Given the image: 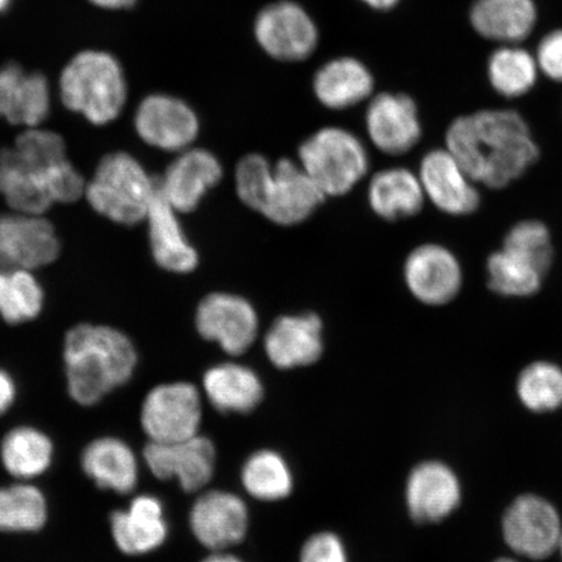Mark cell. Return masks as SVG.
I'll list each match as a JSON object with an SVG mask.
<instances>
[{"instance_id":"cell-7","label":"cell","mask_w":562,"mask_h":562,"mask_svg":"<svg viewBox=\"0 0 562 562\" xmlns=\"http://www.w3.org/2000/svg\"><path fill=\"white\" fill-rule=\"evenodd\" d=\"M252 37L271 59L301 63L315 54L321 31L305 5L296 0H276L257 12Z\"/></svg>"},{"instance_id":"cell-47","label":"cell","mask_w":562,"mask_h":562,"mask_svg":"<svg viewBox=\"0 0 562 562\" xmlns=\"http://www.w3.org/2000/svg\"><path fill=\"white\" fill-rule=\"evenodd\" d=\"M559 551H560L561 558H562V536H561V539H560Z\"/></svg>"},{"instance_id":"cell-10","label":"cell","mask_w":562,"mask_h":562,"mask_svg":"<svg viewBox=\"0 0 562 562\" xmlns=\"http://www.w3.org/2000/svg\"><path fill=\"white\" fill-rule=\"evenodd\" d=\"M133 126L153 149L179 154L194 145L201 123L192 105L181 98L153 93L138 103Z\"/></svg>"},{"instance_id":"cell-2","label":"cell","mask_w":562,"mask_h":562,"mask_svg":"<svg viewBox=\"0 0 562 562\" xmlns=\"http://www.w3.org/2000/svg\"><path fill=\"white\" fill-rule=\"evenodd\" d=\"M67 392L80 406H95L128 384L138 363L131 337L116 327L79 323L63 341Z\"/></svg>"},{"instance_id":"cell-34","label":"cell","mask_w":562,"mask_h":562,"mask_svg":"<svg viewBox=\"0 0 562 562\" xmlns=\"http://www.w3.org/2000/svg\"><path fill=\"white\" fill-rule=\"evenodd\" d=\"M488 286L504 297H530L542 288L544 273L526 259L501 249L487 259Z\"/></svg>"},{"instance_id":"cell-42","label":"cell","mask_w":562,"mask_h":562,"mask_svg":"<svg viewBox=\"0 0 562 562\" xmlns=\"http://www.w3.org/2000/svg\"><path fill=\"white\" fill-rule=\"evenodd\" d=\"M90 3H93L100 9L105 10H125L132 9L138 0H89Z\"/></svg>"},{"instance_id":"cell-45","label":"cell","mask_w":562,"mask_h":562,"mask_svg":"<svg viewBox=\"0 0 562 562\" xmlns=\"http://www.w3.org/2000/svg\"><path fill=\"white\" fill-rule=\"evenodd\" d=\"M11 2L12 0H0V12H3L7 9H9Z\"/></svg>"},{"instance_id":"cell-43","label":"cell","mask_w":562,"mask_h":562,"mask_svg":"<svg viewBox=\"0 0 562 562\" xmlns=\"http://www.w3.org/2000/svg\"><path fill=\"white\" fill-rule=\"evenodd\" d=\"M358 2L369 7L370 10L389 12L395 10L402 0H358Z\"/></svg>"},{"instance_id":"cell-17","label":"cell","mask_w":562,"mask_h":562,"mask_svg":"<svg viewBox=\"0 0 562 562\" xmlns=\"http://www.w3.org/2000/svg\"><path fill=\"white\" fill-rule=\"evenodd\" d=\"M364 124L372 145L393 157L411 151L422 137L417 104L404 93L372 95Z\"/></svg>"},{"instance_id":"cell-24","label":"cell","mask_w":562,"mask_h":562,"mask_svg":"<svg viewBox=\"0 0 562 562\" xmlns=\"http://www.w3.org/2000/svg\"><path fill=\"white\" fill-rule=\"evenodd\" d=\"M375 79L367 63L351 55L336 56L316 69L313 93L323 108L342 111L369 101Z\"/></svg>"},{"instance_id":"cell-15","label":"cell","mask_w":562,"mask_h":562,"mask_svg":"<svg viewBox=\"0 0 562 562\" xmlns=\"http://www.w3.org/2000/svg\"><path fill=\"white\" fill-rule=\"evenodd\" d=\"M418 178L426 199L442 213L468 216L481 206L476 182L447 147L422 158Z\"/></svg>"},{"instance_id":"cell-19","label":"cell","mask_w":562,"mask_h":562,"mask_svg":"<svg viewBox=\"0 0 562 562\" xmlns=\"http://www.w3.org/2000/svg\"><path fill=\"white\" fill-rule=\"evenodd\" d=\"M461 501L459 476L445 462H422L407 477L406 504L416 522L445 521L460 507Z\"/></svg>"},{"instance_id":"cell-4","label":"cell","mask_w":562,"mask_h":562,"mask_svg":"<svg viewBox=\"0 0 562 562\" xmlns=\"http://www.w3.org/2000/svg\"><path fill=\"white\" fill-rule=\"evenodd\" d=\"M63 104L94 126L117 121L128 101V83L121 63L103 52H82L63 69Z\"/></svg>"},{"instance_id":"cell-31","label":"cell","mask_w":562,"mask_h":562,"mask_svg":"<svg viewBox=\"0 0 562 562\" xmlns=\"http://www.w3.org/2000/svg\"><path fill=\"white\" fill-rule=\"evenodd\" d=\"M47 521V497L38 486L18 481L0 487V532H38Z\"/></svg>"},{"instance_id":"cell-39","label":"cell","mask_w":562,"mask_h":562,"mask_svg":"<svg viewBox=\"0 0 562 562\" xmlns=\"http://www.w3.org/2000/svg\"><path fill=\"white\" fill-rule=\"evenodd\" d=\"M301 562H348L346 548L331 532H321L307 540Z\"/></svg>"},{"instance_id":"cell-27","label":"cell","mask_w":562,"mask_h":562,"mask_svg":"<svg viewBox=\"0 0 562 562\" xmlns=\"http://www.w3.org/2000/svg\"><path fill=\"white\" fill-rule=\"evenodd\" d=\"M469 20L481 37L518 45L536 27L538 9L533 0H474Z\"/></svg>"},{"instance_id":"cell-22","label":"cell","mask_w":562,"mask_h":562,"mask_svg":"<svg viewBox=\"0 0 562 562\" xmlns=\"http://www.w3.org/2000/svg\"><path fill=\"white\" fill-rule=\"evenodd\" d=\"M265 350L277 368L308 367L323 353V323L314 313L283 315L265 337Z\"/></svg>"},{"instance_id":"cell-13","label":"cell","mask_w":562,"mask_h":562,"mask_svg":"<svg viewBox=\"0 0 562 562\" xmlns=\"http://www.w3.org/2000/svg\"><path fill=\"white\" fill-rule=\"evenodd\" d=\"M258 326L255 306L235 293H210L195 313L196 331L232 356L245 353L255 344Z\"/></svg>"},{"instance_id":"cell-14","label":"cell","mask_w":562,"mask_h":562,"mask_svg":"<svg viewBox=\"0 0 562 562\" xmlns=\"http://www.w3.org/2000/svg\"><path fill=\"white\" fill-rule=\"evenodd\" d=\"M404 279L412 296L427 306H442L461 292L463 272L459 258L440 244H422L404 263Z\"/></svg>"},{"instance_id":"cell-40","label":"cell","mask_w":562,"mask_h":562,"mask_svg":"<svg viewBox=\"0 0 562 562\" xmlns=\"http://www.w3.org/2000/svg\"><path fill=\"white\" fill-rule=\"evenodd\" d=\"M536 59L548 79L562 83V30L544 35L539 42Z\"/></svg>"},{"instance_id":"cell-5","label":"cell","mask_w":562,"mask_h":562,"mask_svg":"<svg viewBox=\"0 0 562 562\" xmlns=\"http://www.w3.org/2000/svg\"><path fill=\"white\" fill-rule=\"evenodd\" d=\"M2 151L54 205H70L83 199L87 179L69 160L66 140L59 133L42 126L27 128Z\"/></svg>"},{"instance_id":"cell-20","label":"cell","mask_w":562,"mask_h":562,"mask_svg":"<svg viewBox=\"0 0 562 562\" xmlns=\"http://www.w3.org/2000/svg\"><path fill=\"white\" fill-rule=\"evenodd\" d=\"M52 111V91L46 77L26 72L10 63L0 67V119L4 122L37 128Z\"/></svg>"},{"instance_id":"cell-9","label":"cell","mask_w":562,"mask_h":562,"mask_svg":"<svg viewBox=\"0 0 562 562\" xmlns=\"http://www.w3.org/2000/svg\"><path fill=\"white\" fill-rule=\"evenodd\" d=\"M202 405L191 383L154 386L140 405L139 420L150 441L170 442L199 435Z\"/></svg>"},{"instance_id":"cell-35","label":"cell","mask_w":562,"mask_h":562,"mask_svg":"<svg viewBox=\"0 0 562 562\" xmlns=\"http://www.w3.org/2000/svg\"><path fill=\"white\" fill-rule=\"evenodd\" d=\"M517 395L526 409L533 413L561 409L562 369L548 361L530 363L518 376Z\"/></svg>"},{"instance_id":"cell-37","label":"cell","mask_w":562,"mask_h":562,"mask_svg":"<svg viewBox=\"0 0 562 562\" xmlns=\"http://www.w3.org/2000/svg\"><path fill=\"white\" fill-rule=\"evenodd\" d=\"M503 249L526 259L547 276L553 262L550 229L539 221H522L513 226L504 238Z\"/></svg>"},{"instance_id":"cell-46","label":"cell","mask_w":562,"mask_h":562,"mask_svg":"<svg viewBox=\"0 0 562 562\" xmlns=\"http://www.w3.org/2000/svg\"><path fill=\"white\" fill-rule=\"evenodd\" d=\"M495 562H519L515 559H510V558H502V559H498L496 560Z\"/></svg>"},{"instance_id":"cell-16","label":"cell","mask_w":562,"mask_h":562,"mask_svg":"<svg viewBox=\"0 0 562 562\" xmlns=\"http://www.w3.org/2000/svg\"><path fill=\"white\" fill-rule=\"evenodd\" d=\"M143 454L154 476L161 481L178 480L187 492L205 487L214 474L215 448L199 435L179 441H149Z\"/></svg>"},{"instance_id":"cell-6","label":"cell","mask_w":562,"mask_h":562,"mask_svg":"<svg viewBox=\"0 0 562 562\" xmlns=\"http://www.w3.org/2000/svg\"><path fill=\"white\" fill-rule=\"evenodd\" d=\"M299 164L326 196L353 191L369 171V153L355 133L325 126L301 144Z\"/></svg>"},{"instance_id":"cell-12","label":"cell","mask_w":562,"mask_h":562,"mask_svg":"<svg viewBox=\"0 0 562 562\" xmlns=\"http://www.w3.org/2000/svg\"><path fill=\"white\" fill-rule=\"evenodd\" d=\"M326 199L299 161L284 158L272 165L257 213L279 226H297Z\"/></svg>"},{"instance_id":"cell-29","label":"cell","mask_w":562,"mask_h":562,"mask_svg":"<svg viewBox=\"0 0 562 562\" xmlns=\"http://www.w3.org/2000/svg\"><path fill=\"white\" fill-rule=\"evenodd\" d=\"M54 456L52 438L34 426L13 427L0 441V463L16 481L32 482L46 474Z\"/></svg>"},{"instance_id":"cell-23","label":"cell","mask_w":562,"mask_h":562,"mask_svg":"<svg viewBox=\"0 0 562 562\" xmlns=\"http://www.w3.org/2000/svg\"><path fill=\"white\" fill-rule=\"evenodd\" d=\"M248 509L240 497L223 491H211L195 502L191 527L196 539L221 551L240 543L248 530Z\"/></svg>"},{"instance_id":"cell-3","label":"cell","mask_w":562,"mask_h":562,"mask_svg":"<svg viewBox=\"0 0 562 562\" xmlns=\"http://www.w3.org/2000/svg\"><path fill=\"white\" fill-rule=\"evenodd\" d=\"M157 191L158 179L131 153L117 150L98 161L83 199L104 220L133 227L145 223Z\"/></svg>"},{"instance_id":"cell-18","label":"cell","mask_w":562,"mask_h":562,"mask_svg":"<svg viewBox=\"0 0 562 562\" xmlns=\"http://www.w3.org/2000/svg\"><path fill=\"white\" fill-rule=\"evenodd\" d=\"M223 179V166L213 153L199 147L178 154L158 179L164 199L179 214L192 213Z\"/></svg>"},{"instance_id":"cell-25","label":"cell","mask_w":562,"mask_h":562,"mask_svg":"<svg viewBox=\"0 0 562 562\" xmlns=\"http://www.w3.org/2000/svg\"><path fill=\"white\" fill-rule=\"evenodd\" d=\"M178 211L170 206L159 188L146 217L150 251L161 270L172 273H189L196 269L200 256L189 243L181 226Z\"/></svg>"},{"instance_id":"cell-38","label":"cell","mask_w":562,"mask_h":562,"mask_svg":"<svg viewBox=\"0 0 562 562\" xmlns=\"http://www.w3.org/2000/svg\"><path fill=\"white\" fill-rule=\"evenodd\" d=\"M272 165L261 154H249L236 167L235 182L238 199L251 210L257 211Z\"/></svg>"},{"instance_id":"cell-32","label":"cell","mask_w":562,"mask_h":562,"mask_svg":"<svg viewBox=\"0 0 562 562\" xmlns=\"http://www.w3.org/2000/svg\"><path fill=\"white\" fill-rule=\"evenodd\" d=\"M46 293L31 270H0V318L7 325L33 322L44 312Z\"/></svg>"},{"instance_id":"cell-30","label":"cell","mask_w":562,"mask_h":562,"mask_svg":"<svg viewBox=\"0 0 562 562\" xmlns=\"http://www.w3.org/2000/svg\"><path fill=\"white\" fill-rule=\"evenodd\" d=\"M210 403L224 413H249L263 397V385L256 372L237 363H223L203 376Z\"/></svg>"},{"instance_id":"cell-11","label":"cell","mask_w":562,"mask_h":562,"mask_svg":"<svg viewBox=\"0 0 562 562\" xmlns=\"http://www.w3.org/2000/svg\"><path fill=\"white\" fill-rule=\"evenodd\" d=\"M562 536L557 508L542 496L516 498L503 517V537L513 552L530 560H544L559 550Z\"/></svg>"},{"instance_id":"cell-28","label":"cell","mask_w":562,"mask_h":562,"mask_svg":"<svg viewBox=\"0 0 562 562\" xmlns=\"http://www.w3.org/2000/svg\"><path fill=\"white\" fill-rule=\"evenodd\" d=\"M368 200L379 217L397 222L419 214L426 195L418 175L403 167H392L372 176Z\"/></svg>"},{"instance_id":"cell-33","label":"cell","mask_w":562,"mask_h":562,"mask_svg":"<svg viewBox=\"0 0 562 562\" xmlns=\"http://www.w3.org/2000/svg\"><path fill=\"white\" fill-rule=\"evenodd\" d=\"M538 63L533 56L517 45H504L490 55L487 75L492 89L498 95L524 97L538 80Z\"/></svg>"},{"instance_id":"cell-44","label":"cell","mask_w":562,"mask_h":562,"mask_svg":"<svg viewBox=\"0 0 562 562\" xmlns=\"http://www.w3.org/2000/svg\"><path fill=\"white\" fill-rule=\"evenodd\" d=\"M203 562H243V561L238 560L235 557H231V554L215 553V554H213V557L207 558Z\"/></svg>"},{"instance_id":"cell-36","label":"cell","mask_w":562,"mask_h":562,"mask_svg":"<svg viewBox=\"0 0 562 562\" xmlns=\"http://www.w3.org/2000/svg\"><path fill=\"white\" fill-rule=\"evenodd\" d=\"M243 483L251 496L265 502L281 501L293 487L291 470L283 457L271 451L258 452L246 461Z\"/></svg>"},{"instance_id":"cell-1","label":"cell","mask_w":562,"mask_h":562,"mask_svg":"<svg viewBox=\"0 0 562 562\" xmlns=\"http://www.w3.org/2000/svg\"><path fill=\"white\" fill-rule=\"evenodd\" d=\"M446 147L476 184L503 189L540 158L529 124L513 110H481L454 119Z\"/></svg>"},{"instance_id":"cell-26","label":"cell","mask_w":562,"mask_h":562,"mask_svg":"<svg viewBox=\"0 0 562 562\" xmlns=\"http://www.w3.org/2000/svg\"><path fill=\"white\" fill-rule=\"evenodd\" d=\"M83 474L98 488L130 495L139 477V463L128 442L116 437L91 440L80 457Z\"/></svg>"},{"instance_id":"cell-8","label":"cell","mask_w":562,"mask_h":562,"mask_svg":"<svg viewBox=\"0 0 562 562\" xmlns=\"http://www.w3.org/2000/svg\"><path fill=\"white\" fill-rule=\"evenodd\" d=\"M61 243L45 215L0 214V270H40L56 262Z\"/></svg>"},{"instance_id":"cell-21","label":"cell","mask_w":562,"mask_h":562,"mask_svg":"<svg viewBox=\"0 0 562 562\" xmlns=\"http://www.w3.org/2000/svg\"><path fill=\"white\" fill-rule=\"evenodd\" d=\"M110 531L117 550L126 557L158 550L168 536L164 504L153 495L132 498L128 508L111 513Z\"/></svg>"},{"instance_id":"cell-41","label":"cell","mask_w":562,"mask_h":562,"mask_svg":"<svg viewBox=\"0 0 562 562\" xmlns=\"http://www.w3.org/2000/svg\"><path fill=\"white\" fill-rule=\"evenodd\" d=\"M18 397V386L10 372L0 368V418L12 409Z\"/></svg>"}]
</instances>
